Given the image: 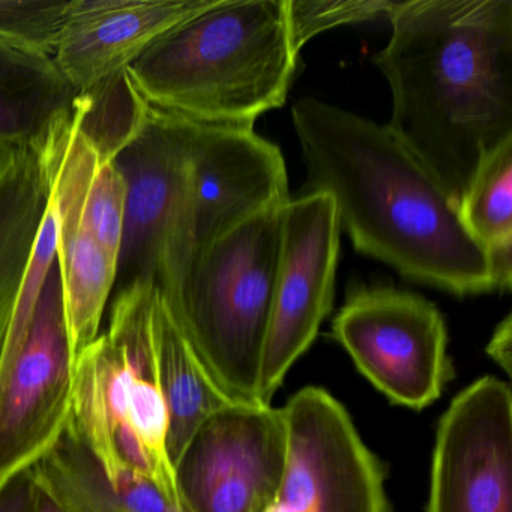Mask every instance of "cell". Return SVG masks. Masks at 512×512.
<instances>
[{
  "mask_svg": "<svg viewBox=\"0 0 512 512\" xmlns=\"http://www.w3.org/2000/svg\"><path fill=\"white\" fill-rule=\"evenodd\" d=\"M292 121L307 169L304 193L331 197L359 253L452 295L496 290L458 203L388 125L314 98L293 106Z\"/></svg>",
  "mask_w": 512,
  "mask_h": 512,
  "instance_id": "obj_1",
  "label": "cell"
},
{
  "mask_svg": "<svg viewBox=\"0 0 512 512\" xmlns=\"http://www.w3.org/2000/svg\"><path fill=\"white\" fill-rule=\"evenodd\" d=\"M373 58L392 133L460 203L482 157L512 139V0H406Z\"/></svg>",
  "mask_w": 512,
  "mask_h": 512,
  "instance_id": "obj_2",
  "label": "cell"
},
{
  "mask_svg": "<svg viewBox=\"0 0 512 512\" xmlns=\"http://www.w3.org/2000/svg\"><path fill=\"white\" fill-rule=\"evenodd\" d=\"M298 56L287 0H215L158 38L125 77L152 109L194 124L253 127L286 103Z\"/></svg>",
  "mask_w": 512,
  "mask_h": 512,
  "instance_id": "obj_3",
  "label": "cell"
},
{
  "mask_svg": "<svg viewBox=\"0 0 512 512\" xmlns=\"http://www.w3.org/2000/svg\"><path fill=\"white\" fill-rule=\"evenodd\" d=\"M158 289L119 287L106 332L76 356L70 421L110 478L149 479L179 505L155 355Z\"/></svg>",
  "mask_w": 512,
  "mask_h": 512,
  "instance_id": "obj_4",
  "label": "cell"
},
{
  "mask_svg": "<svg viewBox=\"0 0 512 512\" xmlns=\"http://www.w3.org/2000/svg\"><path fill=\"white\" fill-rule=\"evenodd\" d=\"M284 206L217 239L194 263L176 302H167L212 382L239 403H260Z\"/></svg>",
  "mask_w": 512,
  "mask_h": 512,
  "instance_id": "obj_5",
  "label": "cell"
},
{
  "mask_svg": "<svg viewBox=\"0 0 512 512\" xmlns=\"http://www.w3.org/2000/svg\"><path fill=\"white\" fill-rule=\"evenodd\" d=\"M286 163L253 127L197 124L196 142L160 289L181 295L199 257L226 233L289 202Z\"/></svg>",
  "mask_w": 512,
  "mask_h": 512,
  "instance_id": "obj_6",
  "label": "cell"
},
{
  "mask_svg": "<svg viewBox=\"0 0 512 512\" xmlns=\"http://www.w3.org/2000/svg\"><path fill=\"white\" fill-rule=\"evenodd\" d=\"M74 367L56 260L31 322L0 353V484L34 466L61 436L73 406Z\"/></svg>",
  "mask_w": 512,
  "mask_h": 512,
  "instance_id": "obj_7",
  "label": "cell"
},
{
  "mask_svg": "<svg viewBox=\"0 0 512 512\" xmlns=\"http://www.w3.org/2000/svg\"><path fill=\"white\" fill-rule=\"evenodd\" d=\"M332 337L389 400L424 409L452 367L445 320L424 296L392 286H356L332 322Z\"/></svg>",
  "mask_w": 512,
  "mask_h": 512,
  "instance_id": "obj_8",
  "label": "cell"
},
{
  "mask_svg": "<svg viewBox=\"0 0 512 512\" xmlns=\"http://www.w3.org/2000/svg\"><path fill=\"white\" fill-rule=\"evenodd\" d=\"M286 464L283 410L232 401L205 419L173 464L184 512H266Z\"/></svg>",
  "mask_w": 512,
  "mask_h": 512,
  "instance_id": "obj_9",
  "label": "cell"
},
{
  "mask_svg": "<svg viewBox=\"0 0 512 512\" xmlns=\"http://www.w3.org/2000/svg\"><path fill=\"white\" fill-rule=\"evenodd\" d=\"M281 410L286 464L275 505L286 512H391L379 460L331 394L308 386Z\"/></svg>",
  "mask_w": 512,
  "mask_h": 512,
  "instance_id": "obj_10",
  "label": "cell"
},
{
  "mask_svg": "<svg viewBox=\"0 0 512 512\" xmlns=\"http://www.w3.org/2000/svg\"><path fill=\"white\" fill-rule=\"evenodd\" d=\"M340 221L331 197L304 193L281 212L271 317L260 362V403L271 404L292 365L310 349L334 302Z\"/></svg>",
  "mask_w": 512,
  "mask_h": 512,
  "instance_id": "obj_11",
  "label": "cell"
},
{
  "mask_svg": "<svg viewBox=\"0 0 512 512\" xmlns=\"http://www.w3.org/2000/svg\"><path fill=\"white\" fill-rule=\"evenodd\" d=\"M196 136L194 122L145 104L113 158L125 182L119 287L136 280L163 284Z\"/></svg>",
  "mask_w": 512,
  "mask_h": 512,
  "instance_id": "obj_12",
  "label": "cell"
},
{
  "mask_svg": "<svg viewBox=\"0 0 512 512\" xmlns=\"http://www.w3.org/2000/svg\"><path fill=\"white\" fill-rule=\"evenodd\" d=\"M428 512H512V394L502 380L473 382L443 413Z\"/></svg>",
  "mask_w": 512,
  "mask_h": 512,
  "instance_id": "obj_13",
  "label": "cell"
},
{
  "mask_svg": "<svg viewBox=\"0 0 512 512\" xmlns=\"http://www.w3.org/2000/svg\"><path fill=\"white\" fill-rule=\"evenodd\" d=\"M215 0H71L55 59L79 94L121 76L158 38Z\"/></svg>",
  "mask_w": 512,
  "mask_h": 512,
  "instance_id": "obj_14",
  "label": "cell"
},
{
  "mask_svg": "<svg viewBox=\"0 0 512 512\" xmlns=\"http://www.w3.org/2000/svg\"><path fill=\"white\" fill-rule=\"evenodd\" d=\"M47 140L0 152V353L52 199Z\"/></svg>",
  "mask_w": 512,
  "mask_h": 512,
  "instance_id": "obj_15",
  "label": "cell"
},
{
  "mask_svg": "<svg viewBox=\"0 0 512 512\" xmlns=\"http://www.w3.org/2000/svg\"><path fill=\"white\" fill-rule=\"evenodd\" d=\"M77 97L53 56L0 40V152L46 142Z\"/></svg>",
  "mask_w": 512,
  "mask_h": 512,
  "instance_id": "obj_16",
  "label": "cell"
},
{
  "mask_svg": "<svg viewBox=\"0 0 512 512\" xmlns=\"http://www.w3.org/2000/svg\"><path fill=\"white\" fill-rule=\"evenodd\" d=\"M32 472L76 512H184L149 479L110 478L70 419Z\"/></svg>",
  "mask_w": 512,
  "mask_h": 512,
  "instance_id": "obj_17",
  "label": "cell"
},
{
  "mask_svg": "<svg viewBox=\"0 0 512 512\" xmlns=\"http://www.w3.org/2000/svg\"><path fill=\"white\" fill-rule=\"evenodd\" d=\"M52 209L65 313L77 356L100 335L101 319L118 281V257L100 244L76 206L53 191Z\"/></svg>",
  "mask_w": 512,
  "mask_h": 512,
  "instance_id": "obj_18",
  "label": "cell"
},
{
  "mask_svg": "<svg viewBox=\"0 0 512 512\" xmlns=\"http://www.w3.org/2000/svg\"><path fill=\"white\" fill-rule=\"evenodd\" d=\"M154 328L158 383L169 416L167 454L173 466L197 427L232 400L200 365L161 289L155 304Z\"/></svg>",
  "mask_w": 512,
  "mask_h": 512,
  "instance_id": "obj_19",
  "label": "cell"
},
{
  "mask_svg": "<svg viewBox=\"0 0 512 512\" xmlns=\"http://www.w3.org/2000/svg\"><path fill=\"white\" fill-rule=\"evenodd\" d=\"M458 214L488 259L512 254V139L482 157Z\"/></svg>",
  "mask_w": 512,
  "mask_h": 512,
  "instance_id": "obj_20",
  "label": "cell"
},
{
  "mask_svg": "<svg viewBox=\"0 0 512 512\" xmlns=\"http://www.w3.org/2000/svg\"><path fill=\"white\" fill-rule=\"evenodd\" d=\"M392 0H287V23L295 49L311 38L343 25L388 17L400 7Z\"/></svg>",
  "mask_w": 512,
  "mask_h": 512,
  "instance_id": "obj_21",
  "label": "cell"
},
{
  "mask_svg": "<svg viewBox=\"0 0 512 512\" xmlns=\"http://www.w3.org/2000/svg\"><path fill=\"white\" fill-rule=\"evenodd\" d=\"M71 0H0V40L53 56Z\"/></svg>",
  "mask_w": 512,
  "mask_h": 512,
  "instance_id": "obj_22",
  "label": "cell"
},
{
  "mask_svg": "<svg viewBox=\"0 0 512 512\" xmlns=\"http://www.w3.org/2000/svg\"><path fill=\"white\" fill-rule=\"evenodd\" d=\"M32 467L14 473L0 484V512H32L35 500Z\"/></svg>",
  "mask_w": 512,
  "mask_h": 512,
  "instance_id": "obj_23",
  "label": "cell"
},
{
  "mask_svg": "<svg viewBox=\"0 0 512 512\" xmlns=\"http://www.w3.org/2000/svg\"><path fill=\"white\" fill-rule=\"evenodd\" d=\"M511 343H512V317H505L497 325L496 331L488 341L487 353L503 371L506 376L511 374Z\"/></svg>",
  "mask_w": 512,
  "mask_h": 512,
  "instance_id": "obj_24",
  "label": "cell"
},
{
  "mask_svg": "<svg viewBox=\"0 0 512 512\" xmlns=\"http://www.w3.org/2000/svg\"><path fill=\"white\" fill-rule=\"evenodd\" d=\"M35 482H37V487H35L34 509H32V512H76L64 500L59 499L46 485L41 484L37 478H35Z\"/></svg>",
  "mask_w": 512,
  "mask_h": 512,
  "instance_id": "obj_25",
  "label": "cell"
}]
</instances>
